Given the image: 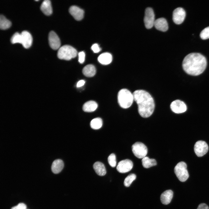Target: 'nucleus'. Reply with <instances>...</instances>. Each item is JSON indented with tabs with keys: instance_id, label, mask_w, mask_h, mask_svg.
I'll return each mask as SVG.
<instances>
[{
	"instance_id": "nucleus-1",
	"label": "nucleus",
	"mask_w": 209,
	"mask_h": 209,
	"mask_svg": "<svg viewBox=\"0 0 209 209\" xmlns=\"http://www.w3.org/2000/svg\"><path fill=\"white\" fill-rule=\"evenodd\" d=\"M206 65L205 57L198 53L188 54L185 57L182 62V67L185 72L193 76L202 73L205 69Z\"/></svg>"
},
{
	"instance_id": "nucleus-2",
	"label": "nucleus",
	"mask_w": 209,
	"mask_h": 209,
	"mask_svg": "<svg viewBox=\"0 0 209 209\" xmlns=\"http://www.w3.org/2000/svg\"><path fill=\"white\" fill-rule=\"evenodd\" d=\"M134 100L138 106V111L140 116L148 118L153 113L155 108L154 99L147 92L143 90H137L133 93Z\"/></svg>"
},
{
	"instance_id": "nucleus-3",
	"label": "nucleus",
	"mask_w": 209,
	"mask_h": 209,
	"mask_svg": "<svg viewBox=\"0 0 209 209\" xmlns=\"http://www.w3.org/2000/svg\"><path fill=\"white\" fill-rule=\"evenodd\" d=\"M117 98L119 105L124 109L130 107L134 100L133 94L125 89H122L118 92Z\"/></svg>"
},
{
	"instance_id": "nucleus-4",
	"label": "nucleus",
	"mask_w": 209,
	"mask_h": 209,
	"mask_svg": "<svg viewBox=\"0 0 209 209\" xmlns=\"http://www.w3.org/2000/svg\"><path fill=\"white\" fill-rule=\"evenodd\" d=\"M77 54V51L72 46L67 45L60 47L57 53L58 57L61 60H69L75 57Z\"/></svg>"
},
{
	"instance_id": "nucleus-5",
	"label": "nucleus",
	"mask_w": 209,
	"mask_h": 209,
	"mask_svg": "<svg viewBox=\"0 0 209 209\" xmlns=\"http://www.w3.org/2000/svg\"><path fill=\"white\" fill-rule=\"evenodd\" d=\"M186 164L183 162L179 163L174 168V173L179 180L181 182L185 181L189 176Z\"/></svg>"
},
{
	"instance_id": "nucleus-6",
	"label": "nucleus",
	"mask_w": 209,
	"mask_h": 209,
	"mask_svg": "<svg viewBox=\"0 0 209 209\" xmlns=\"http://www.w3.org/2000/svg\"><path fill=\"white\" fill-rule=\"evenodd\" d=\"M132 150L134 155L139 158L146 156L147 153V147L143 143L136 142L132 146Z\"/></svg>"
},
{
	"instance_id": "nucleus-7",
	"label": "nucleus",
	"mask_w": 209,
	"mask_h": 209,
	"mask_svg": "<svg viewBox=\"0 0 209 209\" xmlns=\"http://www.w3.org/2000/svg\"><path fill=\"white\" fill-rule=\"evenodd\" d=\"M155 20L154 14L152 9L150 7L147 8L145 10L144 19L146 28L147 29L151 28L154 26Z\"/></svg>"
},
{
	"instance_id": "nucleus-8",
	"label": "nucleus",
	"mask_w": 209,
	"mask_h": 209,
	"mask_svg": "<svg viewBox=\"0 0 209 209\" xmlns=\"http://www.w3.org/2000/svg\"><path fill=\"white\" fill-rule=\"evenodd\" d=\"M194 149L196 155L198 157H201L205 154L208 152V147L207 143L205 141L199 140L195 143Z\"/></svg>"
},
{
	"instance_id": "nucleus-9",
	"label": "nucleus",
	"mask_w": 209,
	"mask_h": 209,
	"mask_svg": "<svg viewBox=\"0 0 209 209\" xmlns=\"http://www.w3.org/2000/svg\"><path fill=\"white\" fill-rule=\"evenodd\" d=\"M133 165V163L131 160L128 159H125L118 163L116 169L120 173H125L131 170Z\"/></svg>"
},
{
	"instance_id": "nucleus-10",
	"label": "nucleus",
	"mask_w": 209,
	"mask_h": 209,
	"mask_svg": "<svg viewBox=\"0 0 209 209\" xmlns=\"http://www.w3.org/2000/svg\"><path fill=\"white\" fill-rule=\"evenodd\" d=\"M185 15V11L183 8L181 7L177 8L173 11V20L176 24H181L184 20Z\"/></svg>"
},
{
	"instance_id": "nucleus-11",
	"label": "nucleus",
	"mask_w": 209,
	"mask_h": 209,
	"mask_svg": "<svg viewBox=\"0 0 209 209\" xmlns=\"http://www.w3.org/2000/svg\"><path fill=\"white\" fill-rule=\"evenodd\" d=\"M48 40L49 45L52 49L56 50L60 48V41L57 35L54 31H52L50 32Z\"/></svg>"
},
{
	"instance_id": "nucleus-12",
	"label": "nucleus",
	"mask_w": 209,
	"mask_h": 209,
	"mask_svg": "<svg viewBox=\"0 0 209 209\" xmlns=\"http://www.w3.org/2000/svg\"><path fill=\"white\" fill-rule=\"evenodd\" d=\"M171 110L174 113H180L185 112L187 109L185 104L179 100H176L172 102L170 105Z\"/></svg>"
},
{
	"instance_id": "nucleus-13",
	"label": "nucleus",
	"mask_w": 209,
	"mask_h": 209,
	"mask_svg": "<svg viewBox=\"0 0 209 209\" xmlns=\"http://www.w3.org/2000/svg\"><path fill=\"white\" fill-rule=\"evenodd\" d=\"M21 34L22 37L21 44L24 48H29L31 46L33 42L31 35L29 32L26 30L23 31Z\"/></svg>"
},
{
	"instance_id": "nucleus-14",
	"label": "nucleus",
	"mask_w": 209,
	"mask_h": 209,
	"mask_svg": "<svg viewBox=\"0 0 209 209\" xmlns=\"http://www.w3.org/2000/svg\"><path fill=\"white\" fill-rule=\"evenodd\" d=\"M69 12L74 18L77 20H80L83 17L84 11L81 8L76 6L70 7Z\"/></svg>"
},
{
	"instance_id": "nucleus-15",
	"label": "nucleus",
	"mask_w": 209,
	"mask_h": 209,
	"mask_svg": "<svg viewBox=\"0 0 209 209\" xmlns=\"http://www.w3.org/2000/svg\"><path fill=\"white\" fill-rule=\"evenodd\" d=\"M154 26L156 29L162 31H165L168 29V25L167 20L163 17L156 20Z\"/></svg>"
},
{
	"instance_id": "nucleus-16",
	"label": "nucleus",
	"mask_w": 209,
	"mask_h": 209,
	"mask_svg": "<svg viewBox=\"0 0 209 209\" xmlns=\"http://www.w3.org/2000/svg\"><path fill=\"white\" fill-rule=\"evenodd\" d=\"M173 192L170 190H166L161 195L160 199L161 203L165 205L169 203L173 197Z\"/></svg>"
},
{
	"instance_id": "nucleus-17",
	"label": "nucleus",
	"mask_w": 209,
	"mask_h": 209,
	"mask_svg": "<svg viewBox=\"0 0 209 209\" xmlns=\"http://www.w3.org/2000/svg\"><path fill=\"white\" fill-rule=\"evenodd\" d=\"M40 9L46 15H49L52 13V8L51 1L49 0H45L42 3Z\"/></svg>"
},
{
	"instance_id": "nucleus-18",
	"label": "nucleus",
	"mask_w": 209,
	"mask_h": 209,
	"mask_svg": "<svg viewBox=\"0 0 209 209\" xmlns=\"http://www.w3.org/2000/svg\"><path fill=\"white\" fill-rule=\"evenodd\" d=\"M64 167L63 161L61 159L55 160L53 162L51 166V170L54 174H57L62 170Z\"/></svg>"
},
{
	"instance_id": "nucleus-19",
	"label": "nucleus",
	"mask_w": 209,
	"mask_h": 209,
	"mask_svg": "<svg viewBox=\"0 0 209 209\" xmlns=\"http://www.w3.org/2000/svg\"><path fill=\"white\" fill-rule=\"evenodd\" d=\"M112 57L111 55L109 53L105 52L102 53L98 57V60L102 64L107 65L111 63Z\"/></svg>"
},
{
	"instance_id": "nucleus-20",
	"label": "nucleus",
	"mask_w": 209,
	"mask_h": 209,
	"mask_svg": "<svg viewBox=\"0 0 209 209\" xmlns=\"http://www.w3.org/2000/svg\"><path fill=\"white\" fill-rule=\"evenodd\" d=\"M93 168L96 174L100 176H103L106 173L105 166L101 162L97 161L93 166Z\"/></svg>"
},
{
	"instance_id": "nucleus-21",
	"label": "nucleus",
	"mask_w": 209,
	"mask_h": 209,
	"mask_svg": "<svg viewBox=\"0 0 209 209\" xmlns=\"http://www.w3.org/2000/svg\"><path fill=\"white\" fill-rule=\"evenodd\" d=\"M98 107V104L96 102L91 100L86 102L84 104L82 109L85 112H90L95 111Z\"/></svg>"
},
{
	"instance_id": "nucleus-22",
	"label": "nucleus",
	"mask_w": 209,
	"mask_h": 209,
	"mask_svg": "<svg viewBox=\"0 0 209 209\" xmlns=\"http://www.w3.org/2000/svg\"><path fill=\"white\" fill-rule=\"evenodd\" d=\"M82 72L85 76L91 77L95 75L96 70L95 67L93 65L89 64L87 65L84 67Z\"/></svg>"
},
{
	"instance_id": "nucleus-23",
	"label": "nucleus",
	"mask_w": 209,
	"mask_h": 209,
	"mask_svg": "<svg viewBox=\"0 0 209 209\" xmlns=\"http://www.w3.org/2000/svg\"><path fill=\"white\" fill-rule=\"evenodd\" d=\"M142 164L145 168H148L156 165V160L153 158L150 159L147 156H145L142 158Z\"/></svg>"
},
{
	"instance_id": "nucleus-24",
	"label": "nucleus",
	"mask_w": 209,
	"mask_h": 209,
	"mask_svg": "<svg viewBox=\"0 0 209 209\" xmlns=\"http://www.w3.org/2000/svg\"><path fill=\"white\" fill-rule=\"evenodd\" d=\"M11 25V22L3 15L0 16V28L1 30H6L9 28Z\"/></svg>"
},
{
	"instance_id": "nucleus-25",
	"label": "nucleus",
	"mask_w": 209,
	"mask_h": 209,
	"mask_svg": "<svg viewBox=\"0 0 209 209\" xmlns=\"http://www.w3.org/2000/svg\"><path fill=\"white\" fill-rule=\"evenodd\" d=\"M102 125V120L100 118H97L92 120L90 123L91 127L94 129L100 128Z\"/></svg>"
},
{
	"instance_id": "nucleus-26",
	"label": "nucleus",
	"mask_w": 209,
	"mask_h": 209,
	"mask_svg": "<svg viewBox=\"0 0 209 209\" xmlns=\"http://www.w3.org/2000/svg\"><path fill=\"white\" fill-rule=\"evenodd\" d=\"M136 178V176L135 174H129L125 178L124 182V185L126 187H129Z\"/></svg>"
},
{
	"instance_id": "nucleus-27",
	"label": "nucleus",
	"mask_w": 209,
	"mask_h": 209,
	"mask_svg": "<svg viewBox=\"0 0 209 209\" xmlns=\"http://www.w3.org/2000/svg\"><path fill=\"white\" fill-rule=\"evenodd\" d=\"M10 41L12 44L16 43H22V37L21 34L18 32H16L11 37Z\"/></svg>"
},
{
	"instance_id": "nucleus-28",
	"label": "nucleus",
	"mask_w": 209,
	"mask_h": 209,
	"mask_svg": "<svg viewBox=\"0 0 209 209\" xmlns=\"http://www.w3.org/2000/svg\"><path fill=\"white\" fill-rule=\"evenodd\" d=\"M108 161L109 165L112 167H114L116 164V156L113 153L110 154L108 158Z\"/></svg>"
},
{
	"instance_id": "nucleus-29",
	"label": "nucleus",
	"mask_w": 209,
	"mask_h": 209,
	"mask_svg": "<svg viewBox=\"0 0 209 209\" xmlns=\"http://www.w3.org/2000/svg\"><path fill=\"white\" fill-rule=\"evenodd\" d=\"M200 37L203 39L209 38V26L204 29L200 33Z\"/></svg>"
},
{
	"instance_id": "nucleus-30",
	"label": "nucleus",
	"mask_w": 209,
	"mask_h": 209,
	"mask_svg": "<svg viewBox=\"0 0 209 209\" xmlns=\"http://www.w3.org/2000/svg\"><path fill=\"white\" fill-rule=\"evenodd\" d=\"M78 61L81 64L83 63L85 60V54L84 51H80L78 53Z\"/></svg>"
},
{
	"instance_id": "nucleus-31",
	"label": "nucleus",
	"mask_w": 209,
	"mask_h": 209,
	"mask_svg": "<svg viewBox=\"0 0 209 209\" xmlns=\"http://www.w3.org/2000/svg\"><path fill=\"white\" fill-rule=\"evenodd\" d=\"M11 209H27V206L23 203H19L17 205L12 207Z\"/></svg>"
},
{
	"instance_id": "nucleus-32",
	"label": "nucleus",
	"mask_w": 209,
	"mask_h": 209,
	"mask_svg": "<svg viewBox=\"0 0 209 209\" xmlns=\"http://www.w3.org/2000/svg\"><path fill=\"white\" fill-rule=\"evenodd\" d=\"M91 48L94 52L95 53L99 52L101 50V48L99 47L98 44L96 43L93 44Z\"/></svg>"
},
{
	"instance_id": "nucleus-33",
	"label": "nucleus",
	"mask_w": 209,
	"mask_h": 209,
	"mask_svg": "<svg viewBox=\"0 0 209 209\" xmlns=\"http://www.w3.org/2000/svg\"><path fill=\"white\" fill-rule=\"evenodd\" d=\"M197 209H209V208L206 204L202 203L199 205Z\"/></svg>"
},
{
	"instance_id": "nucleus-34",
	"label": "nucleus",
	"mask_w": 209,
	"mask_h": 209,
	"mask_svg": "<svg viewBox=\"0 0 209 209\" xmlns=\"http://www.w3.org/2000/svg\"><path fill=\"white\" fill-rule=\"evenodd\" d=\"M85 83L84 80H81L79 81L77 83L76 86L77 87H80L83 86Z\"/></svg>"
},
{
	"instance_id": "nucleus-35",
	"label": "nucleus",
	"mask_w": 209,
	"mask_h": 209,
	"mask_svg": "<svg viewBox=\"0 0 209 209\" xmlns=\"http://www.w3.org/2000/svg\"><path fill=\"white\" fill-rule=\"evenodd\" d=\"M39 1V0H35V1Z\"/></svg>"
}]
</instances>
